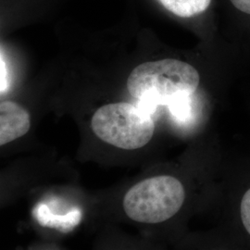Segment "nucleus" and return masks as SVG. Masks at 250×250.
<instances>
[{"mask_svg": "<svg viewBox=\"0 0 250 250\" xmlns=\"http://www.w3.org/2000/svg\"><path fill=\"white\" fill-rule=\"evenodd\" d=\"M196 201L205 200L193 197L191 188L184 180L172 174H160L142 180L130 188L124 197L123 208L126 216L134 222L164 224L185 216Z\"/></svg>", "mask_w": 250, "mask_h": 250, "instance_id": "1", "label": "nucleus"}, {"mask_svg": "<svg viewBox=\"0 0 250 250\" xmlns=\"http://www.w3.org/2000/svg\"><path fill=\"white\" fill-rule=\"evenodd\" d=\"M199 81V73L189 63L166 59L134 68L127 80V88L137 105L153 115L158 107H166L177 96L195 93Z\"/></svg>", "mask_w": 250, "mask_h": 250, "instance_id": "2", "label": "nucleus"}, {"mask_svg": "<svg viewBox=\"0 0 250 250\" xmlns=\"http://www.w3.org/2000/svg\"><path fill=\"white\" fill-rule=\"evenodd\" d=\"M91 127L100 140L126 150L145 146L155 131L152 114L139 105L127 102L99 107L92 117Z\"/></svg>", "mask_w": 250, "mask_h": 250, "instance_id": "3", "label": "nucleus"}, {"mask_svg": "<svg viewBox=\"0 0 250 250\" xmlns=\"http://www.w3.org/2000/svg\"><path fill=\"white\" fill-rule=\"evenodd\" d=\"M212 205L220 221L219 229L250 250V178L226 182L215 188Z\"/></svg>", "mask_w": 250, "mask_h": 250, "instance_id": "4", "label": "nucleus"}, {"mask_svg": "<svg viewBox=\"0 0 250 250\" xmlns=\"http://www.w3.org/2000/svg\"><path fill=\"white\" fill-rule=\"evenodd\" d=\"M31 127L30 114L24 107L12 101L0 104V145L10 143L28 133Z\"/></svg>", "mask_w": 250, "mask_h": 250, "instance_id": "5", "label": "nucleus"}, {"mask_svg": "<svg viewBox=\"0 0 250 250\" xmlns=\"http://www.w3.org/2000/svg\"><path fill=\"white\" fill-rule=\"evenodd\" d=\"M34 217L43 227L56 229L62 232L72 231L80 224L83 214L80 209L74 208L63 215L54 214L45 204H39L34 210Z\"/></svg>", "mask_w": 250, "mask_h": 250, "instance_id": "6", "label": "nucleus"}, {"mask_svg": "<svg viewBox=\"0 0 250 250\" xmlns=\"http://www.w3.org/2000/svg\"><path fill=\"white\" fill-rule=\"evenodd\" d=\"M195 93L182 94L171 99L167 104L170 116L173 121L181 125H189L196 118Z\"/></svg>", "mask_w": 250, "mask_h": 250, "instance_id": "7", "label": "nucleus"}, {"mask_svg": "<svg viewBox=\"0 0 250 250\" xmlns=\"http://www.w3.org/2000/svg\"><path fill=\"white\" fill-rule=\"evenodd\" d=\"M161 5L181 18H190L203 13L211 0H159Z\"/></svg>", "mask_w": 250, "mask_h": 250, "instance_id": "8", "label": "nucleus"}, {"mask_svg": "<svg viewBox=\"0 0 250 250\" xmlns=\"http://www.w3.org/2000/svg\"><path fill=\"white\" fill-rule=\"evenodd\" d=\"M195 243L194 250H245L220 229Z\"/></svg>", "mask_w": 250, "mask_h": 250, "instance_id": "9", "label": "nucleus"}, {"mask_svg": "<svg viewBox=\"0 0 250 250\" xmlns=\"http://www.w3.org/2000/svg\"><path fill=\"white\" fill-rule=\"evenodd\" d=\"M9 86V82H8V69L7 65L4 61L3 55L1 54V93L5 92Z\"/></svg>", "mask_w": 250, "mask_h": 250, "instance_id": "10", "label": "nucleus"}, {"mask_svg": "<svg viewBox=\"0 0 250 250\" xmlns=\"http://www.w3.org/2000/svg\"><path fill=\"white\" fill-rule=\"evenodd\" d=\"M230 1L238 10L250 15V0H230Z\"/></svg>", "mask_w": 250, "mask_h": 250, "instance_id": "11", "label": "nucleus"}]
</instances>
